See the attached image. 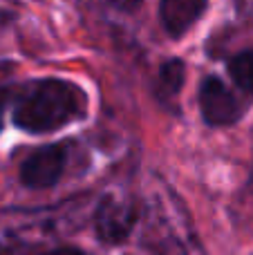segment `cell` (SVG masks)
Masks as SVG:
<instances>
[{"mask_svg": "<svg viewBox=\"0 0 253 255\" xmlns=\"http://www.w3.org/2000/svg\"><path fill=\"white\" fill-rule=\"evenodd\" d=\"M85 112V94L74 83L43 79L29 83L18 97L13 121L27 132H52Z\"/></svg>", "mask_w": 253, "mask_h": 255, "instance_id": "6da1fadb", "label": "cell"}, {"mask_svg": "<svg viewBox=\"0 0 253 255\" xmlns=\"http://www.w3.org/2000/svg\"><path fill=\"white\" fill-rule=\"evenodd\" d=\"M200 110L209 126H229L240 119L242 110L229 88L215 76L204 79L200 88Z\"/></svg>", "mask_w": 253, "mask_h": 255, "instance_id": "277c9868", "label": "cell"}, {"mask_svg": "<svg viewBox=\"0 0 253 255\" xmlns=\"http://www.w3.org/2000/svg\"><path fill=\"white\" fill-rule=\"evenodd\" d=\"M65 150L61 145H43L22 161L20 181L29 188H49L63 175Z\"/></svg>", "mask_w": 253, "mask_h": 255, "instance_id": "3957f363", "label": "cell"}, {"mask_svg": "<svg viewBox=\"0 0 253 255\" xmlns=\"http://www.w3.org/2000/svg\"><path fill=\"white\" fill-rule=\"evenodd\" d=\"M204 7L206 0H161V25L166 27L170 36H182L202 16Z\"/></svg>", "mask_w": 253, "mask_h": 255, "instance_id": "5b68a950", "label": "cell"}, {"mask_svg": "<svg viewBox=\"0 0 253 255\" xmlns=\"http://www.w3.org/2000/svg\"><path fill=\"white\" fill-rule=\"evenodd\" d=\"M229 74L245 92H253V49H245L231 58Z\"/></svg>", "mask_w": 253, "mask_h": 255, "instance_id": "ba28073f", "label": "cell"}, {"mask_svg": "<svg viewBox=\"0 0 253 255\" xmlns=\"http://www.w3.org/2000/svg\"><path fill=\"white\" fill-rule=\"evenodd\" d=\"M94 224L103 242L119 244L132 233L137 224V208L130 199L119 197V195H108L99 204Z\"/></svg>", "mask_w": 253, "mask_h": 255, "instance_id": "7a4b0ae2", "label": "cell"}, {"mask_svg": "<svg viewBox=\"0 0 253 255\" xmlns=\"http://www.w3.org/2000/svg\"><path fill=\"white\" fill-rule=\"evenodd\" d=\"M106 2L110 4V7L119 9V11H134L141 0H106Z\"/></svg>", "mask_w": 253, "mask_h": 255, "instance_id": "9c48e42d", "label": "cell"}, {"mask_svg": "<svg viewBox=\"0 0 253 255\" xmlns=\"http://www.w3.org/2000/svg\"><path fill=\"white\" fill-rule=\"evenodd\" d=\"M184 79H186V67L179 58H170L159 70V88L166 97H173L182 90Z\"/></svg>", "mask_w": 253, "mask_h": 255, "instance_id": "52a82bcc", "label": "cell"}, {"mask_svg": "<svg viewBox=\"0 0 253 255\" xmlns=\"http://www.w3.org/2000/svg\"><path fill=\"white\" fill-rule=\"evenodd\" d=\"M157 255H202L200 244L191 233L184 235L182 231H164L157 238Z\"/></svg>", "mask_w": 253, "mask_h": 255, "instance_id": "8992f818", "label": "cell"}, {"mask_svg": "<svg viewBox=\"0 0 253 255\" xmlns=\"http://www.w3.org/2000/svg\"><path fill=\"white\" fill-rule=\"evenodd\" d=\"M47 255H88V253H83L81 249H74V247H61V249L49 251Z\"/></svg>", "mask_w": 253, "mask_h": 255, "instance_id": "30bf717a", "label": "cell"}]
</instances>
